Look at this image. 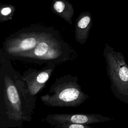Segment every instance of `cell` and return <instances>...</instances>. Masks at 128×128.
<instances>
[{
    "mask_svg": "<svg viewBox=\"0 0 128 128\" xmlns=\"http://www.w3.org/2000/svg\"><path fill=\"white\" fill-rule=\"evenodd\" d=\"M76 76L66 74L56 78L48 92L41 96L43 104L52 107H76L89 97L82 90Z\"/></svg>",
    "mask_w": 128,
    "mask_h": 128,
    "instance_id": "obj_3",
    "label": "cell"
},
{
    "mask_svg": "<svg viewBox=\"0 0 128 128\" xmlns=\"http://www.w3.org/2000/svg\"><path fill=\"white\" fill-rule=\"evenodd\" d=\"M55 127L57 128H93L87 124L74 123H64L58 124Z\"/></svg>",
    "mask_w": 128,
    "mask_h": 128,
    "instance_id": "obj_11",
    "label": "cell"
},
{
    "mask_svg": "<svg viewBox=\"0 0 128 128\" xmlns=\"http://www.w3.org/2000/svg\"><path fill=\"white\" fill-rule=\"evenodd\" d=\"M51 10L53 13L72 24V18L74 15L72 5L68 0H52Z\"/></svg>",
    "mask_w": 128,
    "mask_h": 128,
    "instance_id": "obj_9",
    "label": "cell"
},
{
    "mask_svg": "<svg viewBox=\"0 0 128 128\" xmlns=\"http://www.w3.org/2000/svg\"><path fill=\"white\" fill-rule=\"evenodd\" d=\"M0 48V128L22 127L30 122L36 104L22 75Z\"/></svg>",
    "mask_w": 128,
    "mask_h": 128,
    "instance_id": "obj_1",
    "label": "cell"
},
{
    "mask_svg": "<svg viewBox=\"0 0 128 128\" xmlns=\"http://www.w3.org/2000/svg\"><path fill=\"white\" fill-rule=\"evenodd\" d=\"M55 28L40 24L24 28L6 37L0 48L4 56L15 60L20 54L34 48L39 42Z\"/></svg>",
    "mask_w": 128,
    "mask_h": 128,
    "instance_id": "obj_4",
    "label": "cell"
},
{
    "mask_svg": "<svg viewBox=\"0 0 128 128\" xmlns=\"http://www.w3.org/2000/svg\"><path fill=\"white\" fill-rule=\"evenodd\" d=\"M77 54L71 46L62 38L60 32L54 29L44 37L30 51L20 54L15 60L38 64H60L74 60Z\"/></svg>",
    "mask_w": 128,
    "mask_h": 128,
    "instance_id": "obj_2",
    "label": "cell"
},
{
    "mask_svg": "<svg viewBox=\"0 0 128 128\" xmlns=\"http://www.w3.org/2000/svg\"><path fill=\"white\" fill-rule=\"evenodd\" d=\"M112 120V118L100 114H54L47 115L44 121L56 126L64 123H74L88 125L98 122H103Z\"/></svg>",
    "mask_w": 128,
    "mask_h": 128,
    "instance_id": "obj_7",
    "label": "cell"
},
{
    "mask_svg": "<svg viewBox=\"0 0 128 128\" xmlns=\"http://www.w3.org/2000/svg\"><path fill=\"white\" fill-rule=\"evenodd\" d=\"M103 55L112 93L119 100L128 104V61L120 52L106 43Z\"/></svg>",
    "mask_w": 128,
    "mask_h": 128,
    "instance_id": "obj_5",
    "label": "cell"
},
{
    "mask_svg": "<svg viewBox=\"0 0 128 128\" xmlns=\"http://www.w3.org/2000/svg\"><path fill=\"white\" fill-rule=\"evenodd\" d=\"M16 10L14 6L9 4H0V22L12 18Z\"/></svg>",
    "mask_w": 128,
    "mask_h": 128,
    "instance_id": "obj_10",
    "label": "cell"
},
{
    "mask_svg": "<svg viewBox=\"0 0 128 128\" xmlns=\"http://www.w3.org/2000/svg\"><path fill=\"white\" fill-rule=\"evenodd\" d=\"M54 63L47 64L41 69L28 68L22 75L30 94L36 96L45 86L56 66Z\"/></svg>",
    "mask_w": 128,
    "mask_h": 128,
    "instance_id": "obj_6",
    "label": "cell"
},
{
    "mask_svg": "<svg viewBox=\"0 0 128 128\" xmlns=\"http://www.w3.org/2000/svg\"><path fill=\"white\" fill-rule=\"evenodd\" d=\"M92 25V16L89 12H81L77 18L75 24V40L83 44L86 42Z\"/></svg>",
    "mask_w": 128,
    "mask_h": 128,
    "instance_id": "obj_8",
    "label": "cell"
}]
</instances>
